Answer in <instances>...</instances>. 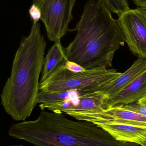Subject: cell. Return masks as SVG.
<instances>
[{"label": "cell", "instance_id": "1", "mask_svg": "<svg viewBox=\"0 0 146 146\" xmlns=\"http://www.w3.org/2000/svg\"><path fill=\"white\" fill-rule=\"evenodd\" d=\"M73 31V41L64 48L66 59L85 69L112 66L115 53L125 44L118 20L99 0H89Z\"/></svg>", "mask_w": 146, "mask_h": 146}, {"label": "cell", "instance_id": "2", "mask_svg": "<svg viewBox=\"0 0 146 146\" xmlns=\"http://www.w3.org/2000/svg\"><path fill=\"white\" fill-rule=\"evenodd\" d=\"M46 46L40 24L33 22L29 35L21 39L1 94L4 110L15 121H25L38 104Z\"/></svg>", "mask_w": 146, "mask_h": 146}, {"label": "cell", "instance_id": "3", "mask_svg": "<svg viewBox=\"0 0 146 146\" xmlns=\"http://www.w3.org/2000/svg\"><path fill=\"white\" fill-rule=\"evenodd\" d=\"M8 133L11 138L36 146H141L118 141L93 123L44 110L36 120L11 124Z\"/></svg>", "mask_w": 146, "mask_h": 146}, {"label": "cell", "instance_id": "4", "mask_svg": "<svg viewBox=\"0 0 146 146\" xmlns=\"http://www.w3.org/2000/svg\"><path fill=\"white\" fill-rule=\"evenodd\" d=\"M63 61L45 80L40 82V91L47 93L70 90L96 92L122 74L115 69H109L105 67L74 72L65 67Z\"/></svg>", "mask_w": 146, "mask_h": 146}, {"label": "cell", "instance_id": "5", "mask_svg": "<svg viewBox=\"0 0 146 146\" xmlns=\"http://www.w3.org/2000/svg\"><path fill=\"white\" fill-rule=\"evenodd\" d=\"M76 0H38L34 4L41 12V20L46 28L51 41L61 42L69 31V25L73 19V8Z\"/></svg>", "mask_w": 146, "mask_h": 146}, {"label": "cell", "instance_id": "6", "mask_svg": "<svg viewBox=\"0 0 146 146\" xmlns=\"http://www.w3.org/2000/svg\"><path fill=\"white\" fill-rule=\"evenodd\" d=\"M118 21L130 51L146 59V9H130L118 16Z\"/></svg>", "mask_w": 146, "mask_h": 146}, {"label": "cell", "instance_id": "7", "mask_svg": "<svg viewBox=\"0 0 146 146\" xmlns=\"http://www.w3.org/2000/svg\"><path fill=\"white\" fill-rule=\"evenodd\" d=\"M66 114L77 120L93 123L111 122L128 123L146 126V116L124 108L123 104L116 105L96 111H72Z\"/></svg>", "mask_w": 146, "mask_h": 146}, {"label": "cell", "instance_id": "8", "mask_svg": "<svg viewBox=\"0 0 146 146\" xmlns=\"http://www.w3.org/2000/svg\"><path fill=\"white\" fill-rule=\"evenodd\" d=\"M102 128L118 141L146 146V126L128 123H97Z\"/></svg>", "mask_w": 146, "mask_h": 146}, {"label": "cell", "instance_id": "9", "mask_svg": "<svg viewBox=\"0 0 146 146\" xmlns=\"http://www.w3.org/2000/svg\"><path fill=\"white\" fill-rule=\"evenodd\" d=\"M146 94V69L121 90L108 96L107 107L118 104L126 105L138 101Z\"/></svg>", "mask_w": 146, "mask_h": 146}, {"label": "cell", "instance_id": "10", "mask_svg": "<svg viewBox=\"0 0 146 146\" xmlns=\"http://www.w3.org/2000/svg\"><path fill=\"white\" fill-rule=\"evenodd\" d=\"M146 69V59L139 58L124 73L99 91L107 97L121 90Z\"/></svg>", "mask_w": 146, "mask_h": 146}, {"label": "cell", "instance_id": "11", "mask_svg": "<svg viewBox=\"0 0 146 146\" xmlns=\"http://www.w3.org/2000/svg\"><path fill=\"white\" fill-rule=\"evenodd\" d=\"M65 60H67L64 48L62 45L61 42H55V44L50 48L45 57L40 83L45 80Z\"/></svg>", "mask_w": 146, "mask_h": 146}, {"label": "cell", "instance_id": "12", "mask_svg": "<svg viewBox=\"0 0 146 146\" xmlns=\"http://www.w3.org/2000/svg\"><path fill=\"white\" fill-rule=\"evenodd\" d=\"M93 92L70 90L57 93H47L39 91L38 95L37 104H49L57 103L68 99L78 98L88 93Z\"/></svg>", "mask_w": 146, "mask_h": 146}, {"label": "cell", "instance_id": "13", "mask_svg": "<svg viewBox=\"0 0 146 146\" xmlns=\"http://www.w3.org/2000/svg\"><path fill=\"white\" fill-rule=\"evenodd\" d=\"M106 7L118 16L124 13L130 9L128 0H99Z\"/></svg>", "mask_w": 146, "mask_h": 146}, {"label": "cell", "instance_id": "14", "mask_svg": "<svg viewBox=\"0 0 146 146\" xmlns=\"http://www.w3.org/2000/svg\"><path fill=\"white\" fill-rule=\"evenodd\" d=\"M123 106L127 110L146 116V107L140 104L138 101L123 105Z\"/></svg>", "mask_w": 146, "mask_h": 146}, {"label": "cell", "instance_id": "15", "mask_svg": "<svg viewBox=\"0 0 146 146\" xmlns=\"http://www.w3.org/2000/svg\"><path fill=\"white\" fill-rule=\"evenodd\" d=\"M29 13L33 22H38L41 19V12L39 7L36 4L33 3L29 10Z\"/></svg>", "mask_w": 146, "mask_h": 146}, {"label": "cell", "instance_id": "16", "mask_svg": "<svg viewBox=\"0 0 146 146\" xmlns=\"http://www.w3.org/2000/svg\"><path fill=\"white\" fill-rule=\"evenodd\" d=\"M63 62H64L65 67L71 71V72H81V71L85 70L84 68L81 67L79 65H78V64L74 63V62L69 61L66 60H65L63 61Z\"/></svg>", "mask_w": 146, "mask_h": 146}, {"label": "cell", "instance_id": "17", "mask_svg": "<svg viewBox=\"0 0 146 146\" xmlns=\"http://www.w3.org/2000/svg\"><path fill=\"white\" fill-rule=\"evenodd\" d=\"M138 7L146 9V0H133Z\"/></svg>", "mask_w": 146, "mask_h": 146}, {"label": "cell", "instance_id": "18", "mask_svg": "<svg viewBox=\"0 0 146 146\" xmlns=\"http://www.w3.org/2000/svg\"><path fill=\"white\" fill-rule=\"evenodd\" d=\"M138 102L142 105L146 107V94L143 96V98H141L140 100L138 101Z\"/></svg>", "mask_w": 146, "mask_h": 146}, {"label": "cell", "instance_id": "19", "mask_svg": "<svg viewBox=\"0 0 146 146\" xmlns=\"http://www.w3.org/2000/svg\"><path fill=\"white\" fill-rule=\"evenodd\" d=\"M38 0H33V3H35L37 2Z\"/></svg>", "mask_w": 146, "mask_h": 146}, {"label": "cell", "instance_id": "20", "mask_svg": "<svg viewBox=\"0 0 146 146\" xmlns=\"http://www.w3.org/2000/svg\"><path fill=\"white\" fill-rule=\"evenodd\" d=\"M11 146H25L23 145H12Z\"/></svg>", "mask_w": 146, "mask_h": 146}]
</instances>
